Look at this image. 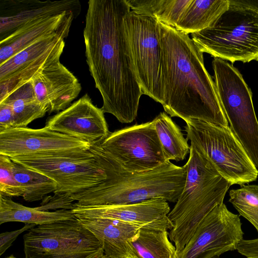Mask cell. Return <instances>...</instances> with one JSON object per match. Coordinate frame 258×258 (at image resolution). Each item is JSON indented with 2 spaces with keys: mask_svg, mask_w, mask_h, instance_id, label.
<instances>
[{
  "mask_svg": "<svg viewBox=\"0 0 258 258\" xmlns=\"http://www.w3.org/2000/svg\"><path fill=\"white\" fill-rule=\"evenodd\" d=\"M69 32L55 33L41 38L0 64V81L49 54L63 43Z\"/></svg>",
  "mask_w": 258,
  "mask_h": 258,
  "instance_id": "7402d4cb",
  "label": "cell"
},
{
  "mask_svg": "<svg viewBox=\"0 0 258 258\" xmlns=\"http://www.w3.org/2000/svg\"><path fill=\"white\" fill-rule=\"evenodd\" d=\"M104 113L86 94L49 118L45 126L92 145L102 142L110 133Z\"/></svg>",
  "mask_w": 258,
  "mask_h": 258,
  "instance_id": "4fadbf2b",
  "label": "cell"
},
{
  "mask_svg": "<svg viewBox=\"0 0 258 258\" xmlns=\"http://www.w3.org/2000/svg\"><path fill=\"white\" fill-rule=\"evenodd\" d=\"M85 141L42 128L11 127L0 132V154L10 158L59 151L90 149Z\"/></svg>",
  "mask_w": 258,
  "mask_h": 258,
  "instance_id": "5bb4252c",
  "label": "cell"
},
{
  "mask_svg": "<svg viewBox=\"0 0 258 258\" xmlns=\"http://www.w3.org/2000/svg\"><path fill=\"white\" fill-rule=\"evenodd\" d=\"M214 258H220L219 256H216V257H215Z\"/></svg>",
  "mask_w": 258,
  "mask_h": 258,
  "instance_id": "e575fe53",
  "label": "cell"
},
{
  "mask_svg": "<svg viewBox=\"0 0 258 258\" xmlns=\"http://www.w3.org/2000/svg\"><path fill=\"white\" fill-rule=\"evenodd\" d=\"M8 258H15V257H13V256H11V257H8Z\"/></svg>",
  "mask_w": 258,
  "mask_h": 258,
  "instance_id": "d590c367",
  "label": "cell"
},
{
  "mask_svg": "<svg viewBox=\"0 0 258 258\" xmlns=\"http://www.w3.org/2000/svg\"><path fill=\"white\" fill-rule=\"evenodd\" d=\"M25 258H100L101 244L77 218L37 225L23 236Z\"/></svg>",
  "mask_w": 258,
  "mask_h": 258,
  "instance_id": "9c48e42d",
  "label": "cell"
},
{
  "mask_svg": "<svg viewBox=\"0 0 258 258\" xmlns=\"http://www.w3.org/2000/svg\"><path fill=\"white\" fill-rule=\"evenodd\" d=\"M71 210L76 217L111 219L151 229L170 230L173 227L168 218L169 205L162 198L125 205L73 207Z\"/></svg>",
  "mask_w": 258,
  "mask_h": 258,
  "instance_id": "9a60e30c",
  "label": "cell"
},
{
  "mask_svg": "<svg viewBox=\"0 0 258 258\" xmlns=\"http://www.w3.org/2000/svg\"><path fill=\"white\" fill-rule=\"evenodd\" d=\"M6 101L12 106L14 127H26L33 120L44 116L47 109L37 99L31 80L11 92L0 102Z\"/></svg>",
  "mask_w": 258,
  "mask_h": 258,
  "instance_id": "cb8c5ba5",
  "label": "cell"
},
{
  "mask_svg": "<svg viewBox=\"0 0 258 258\" xmlns=\"http://www.w3.org/2000/svg\"><path fill=\"white\" fill-rule=\"evenodd\" d=\"M131 11L175 28L191 0H126Z\"/></svg>",
  "mask_w": 258,
  "mask_h": 258,
  "instance_id": "d4e9b609",
  "label": "cell"
},
{
  "mask_svg": "<svg viewBox=\"0 0 258 258\" xmlns=\"http://www.w3.org/2000/svg\"><path fill=\"white\" fill-rule=\"evenodd\" d=\"M100 145L128 172L151 170L167 161L153 120L110 133Z\"/></svg>",
  "mask_w": 258,
  "mask_h": 258,
  "instance_id": "8fae6325",
  "label": "cell"
},
{
  "mask_svg": "<svg viewBox=\"0 0 258 258\" xmlns=\"http://www.w3.org/2000/svg\"><path fill=\"white\" fill-rule=\"evenodd\" d=\"M54 196L51 199L47 200L45 204L41 207H37L40 210L46 211L48 209H55L60 208L64 210H72L73 208L74 202L71 198L70 195L60 192H55Z\"/></svg>",
  "mask_w": 258,
  "mask_h": 258,
  "instance_id": "f546056e",
  "label": "cell"
},
{
  "mask_svg": "<svg viewBox=\"0 0 258 258\" xmlns=\"http://www.w3.org/2000/svg\"><path fill=\"white\" fill-rule=\"evenodd\" d=\"M14 118L11 105L6 101L0 102V132L14 127Z\"/></svg>",
  "mask_w": 258,
  "mask_h": 258,
  "instance_id": "1f68e13d",
  "label": "cell"
},
{
  "mask_svg": "<svg viewBox=\"0 0 258 258\" xmlns=\"http://www.w3.org/2000/svg\"><path fill=\"white\" fill-rule=\"evenodd\" d=\"M76 218L99 240L103 247L104 255L106 257H135L129 240L141 227L111 219Z\"/></svg>",
  "mask_w": 258,
  "mask_h": 258,
  "instance_id": "d6986e66",
  "label": "cell"
},
{
  "mask_svg": "<svg viewBox=\"0 0 258 258\" xmlns=\"http://www.w3.org/2000/svg\"><path fill=\"white\" fill-rule=\"evenodd\" d=\"M229 0H191L175 28L186 34L212 26L228 9Z\"/></svg>",
  "mask_w": 258,
  "mask_h": 258,
  "instance_id": "44dd1931",
  "label": "cell"
},
{
  "mask_svg": "<svg viewBox=\"0 0 258 258\" xmlns=\"http://www.w3.org/2000/svg\"><path fill=\"white\" fill-rule=\"evenodd\" d=\"M185 122L190 145L206 156L231 185L256 180L258 170L230 126L196 119Z\"/></svg>",
  "mask_w": 258,
  "mask_h": 258,
  "instance_id": "8992f818",
  "label": "cell"
},
{
  "mask_svg": "<svg viewBox=\"0 0 258 258\" xmlns=\"http://www.w3.org/2000/svg\"><path fill=\"white\" fill-rule=\"evenodd\" d=\"M129 242L137 258H177L167 230L141 228Z\"/></svg>",
  "mask_w": 258,
  "mask_h": 258,
  "instance_id": "603a6c76",
  "label": "cell"
},
{
  "mask_svg": "<svg viewBox=\"0 0 258 258\" xmlns=\"http://www.w3.org/2000/svg\"><path fill=\"white\" fill-rule=\"evenodd\" d=\"M100 143L91 145L90 149L106 178L97 185L71 195L76 201L73 207L125 205L156 198L176 202L185 184L184 166H178L167 160L151 170L128 172L102 149Z\"/></svg>",
  "mask_w": 258,
  "mask_h": 258,
  "instance_id": "3957f363",
  "label": "cell"
},
{
  "mask_svg": "<svg viewBox=\"0 0 258 258\" xmlns=\"http://www.w3.org/2000/svg\"><path fill=\"white\" fill-rule=\"evenodd\" d=\"M0 194L23 197L24 191L16 180L13 171V161L8 156L0 154Z\"/></svg>",
  "mask_w": 258,
  "mask_h": 258,
  "instance_id": "f1b7e54d",
  "label": "cell"
},
{
  "mask_svg": "<svg viewBox=\"0 0 258 258\" xmlns=\"http://www.w3.org/2000/svg\"><path fill=\"white\" fill-rule=\"evenodd\" d=\"M153 120L166 160L185 159L190 146L179 126L165 112H161Z\"/></svg>",
  "mask_w": 258,
  "mask_h": 258,
  "instance_id": "484cf974",
  "label": "cell"
},
{
  "mask_svg": "<svg viewBox=\"0 0 258 258\" xmlns=\"http://www.w3.org/2000/svg\"><path fill=\"white\" fill-rule=\"evenodd\" d=\"M159 23L165 111L184 121L196 119L229 126L203 52L188 34Z\"/></svg>",
  "mask_w": 258,
  "mask_h": 258,
  "instance_id": "7a4b0ae2",
  "label": "cell"
},
{
  "mask_svg": "<svg viewBox=\"0 0 258 258\" xmlns=\"http://www.w3.org/2000/svg\"><path fill=\"white\" fill-rule=\"evenodd\" d=\"M211 27L191 34L203 52L232 63L258 60V1L229 0Z\"/></svg>",
  "mask_w": 258,
  "mask_h": 258,
  "instance_id": "5b68a950",
  "label": "cell"
},
{
  "mask_svg": "<svg viewBox=\"0 0 258 258\" xmlns=\"http://www.w3.org/2000/svg\"><path fill=\"white\" fill-rule=\"evenodd\" d=\"M81 10L78 0H0V40L31 19L67 12L78 17Z\"/></svg>",
  "mask_w": 258,
  "mask_h": 258,
  "instance_id": "e0dca14e",
  "label": "cell"
},
{
  "mask_svg": "<svg viewBox=\"0 0 258 258\" xmlns=\"http://www.w3.org/2000/svg\"><path fill=\"white\" fill-rule=\"evenodd\" d=\"M130 11L126 0H90L83 31L86 62L102 98L101 108L121 123L136 119L143 94L124 24Z\"/></svg>",
  "mask_w": 258,
  "mask_h": 258,
  "instance_id": "6da1fadb",
  "label": "cell"
},
{
  "mask_svg": "<svg viewBox=\"0 0 258 258\" xmlns=\"http://www.w3.org/2000/svg\"><path fill=\"white\" fill-rule=\"evenodd\" d=\"M100 258H107V257H106L104 255H103ZM128 258H137V257H128Z\"/></svg>",
  "mask_w": 258,
  "mask_h": 258,
  "instance_id": "836d02e7",
  "label": "cell"
},
{
  "mask_svg": "<svg viewBox=\"0 0 258 258\" xmlns=\"http://www.w3.org/2000/svg\"><path fill=\"white\" fill-rule=\"evenodd\" d=\"M124 24L143 94L162 104V48L159 23L131 10L125 17Z\"/></svg>",
  "mask_w": 258,
  "mask_h": 258,
  "instance_id": "30bf717a",
  "label": "cell"
},
{
  "mask_svg": "<svg viewBox=\"0 0 258 258\" xmlns=\"http://www.w3.org/2000/svg\"><path fill=\"white\" fill-rule=\"evenodd\" d=\"M13 171L16 180L23 189L22 197L26 201L42 200L47 194L57 190V184L53 180L13 161Z\"/></svg>",
  "mask_w": 258,
  "mask_h": 258,
  "instance_id": "4316f807",
  "label": "cell"
},
{
  "mask_svg": "<svg viewBox=\"0 0 258 258\" xmlns=\"http://www.w3.org/2000/svg\"><path fill=\"white\" fill-rule=\"evenodd\" d=\"M212 65L218 98L230 127L258 170V121L251 90L233 65L217 57Z\"/></svg>",
  "mask_w": 258,
  "mask_h": 258,
  "instance_id": "52a82bcc",
  "label": "cell"
},
{
  "mask_svg": "<svg viewBox=\"0 0 258 258\" xmlns=\"http://www.w3.org/2000/svg\"><path fill=\"white\" fill-rule=\"evenodd\" d=\"M76 218L71 210L53 212L30 208L13 201L11 197L0 194V224L9 222L42 225Z\"/></svg>",
  "mask_w": 258,
  "mask_h": 258,
  "instance_id": "ffe728a7",
  "label": "cell"
},
{
  "mask_svg": "<svg viewBox=\"0 0 258 258\" xmlns=\"http://www.w3.org/2000/svg\"><path fill=\"white\" fill-rule=\"evenodd\" d=\"M236 250L246 258H258V238L243 239L238 244Z\"/></svg>",
  "mask_w": 258,
  "mask_h": 258,
  "instance_id": "d6a6232c",
  "label": "cell"
},
{
  "mask_svg": "<svg viewBox=\"0 0 258 258\" xmlns=\"http://www.w3.org/2000/svg\"><path fill=\"white\" fill-rule=\"evenodd\" d=\"M229 202L242 216L249 222L258 232V185H241L240 188L231 189Z\"/></svg>",
  "mask_w": 258,
  "mask_h": 258,
  "instance_id": "83f0119b",
  "label": "cell"
},
{
  "mask_svg": "<svg viewBox=\"0 0 258 258\" xmlns=\"http://www.w3.org/2000/svg\"><path fill=\"white\" fill-rule=\"evenodd\" d=\"M77 16L73 12L37 17L25 23L0 40V64L44 37L55 33L69 32Z\"/></svg>",
  "mask_w": 258,
  "mask_h": 258,
  "instance_id": "ac0fdd59",
  "label": "cell"
},
{
  "mask_svg": "<svg viewBox=\"0 0 258 258\" xmlns=\"http://www.w3.org/2000/svg\"><path fill=\"white\" fill-rule=\"evenodd\" d=\"M36 225L35 224H26L20 229L1 233L0 235V255L3 254L20 234Z\"/></svg>",
  "mask_w": 258,
  "mask_h": 258,
  "instance_id": "4dcf8cb0",
  "label": "cell"
},
{
  "mask_svg": "<svg viewBox=\"0 0 258 258\" xmlns=\"http://www.w3.org/2000/svg\"><path fill=\"white\" fill-rule=\"evenodd\" d=\"M186 177L183 190L168 218L173 224L169 237L177 254L183 249L205 217L223 203L231 185L219 173L210 159L190 145L184 165Z\"/></svg>",
  "mask_w": 258,
  "mask_h": 258,
  "instance_id": "277c9868",
  "label": "cell"
},
{
  "mask_svg": "<svg viewBox=\"0 0 258 258\" xmlns=\"http://www.w3.org/2000/svg\"><path fill=\"white\" fill-rule=\"evenodd\" d=\"M11 159L53 180L58 186L55 192L70 196L97 185L106 178L91 149L47 152Z\"/></svg>",
  "mask_w": 258,
  "mask_h": 258,
  "instance_id": "ba28073f",
  "label": "cell"
},
{
  "mask_svg": "<svg viewBox=\"0 0 258 258\" xmlns=\"http://www.w3.org/2000/svg\"><path fill=\"white\" fill-rule=\"evenodd\" d=\"M31 81L37 100L49 113L67 108L82 90L77 78L60 61L46 66Z\"/></svg>",
  "mask_w": 258,
  "mask_h": 258,
  "instance_id": "2e32d148",
  "label": "cell"
},
{
  "mask_svg": "<svg viewBox=\"0 0 258 258\" xmlns=\"http://www.w3.org/2000/svg\"><path fill=\"white\" fill-rule=\"evenodd\" d=\"M244 232L239 216L223 203L203 219L177 258H214L237 249Z\"/></svg>",
  "mask_w": 258,
  "mask_h": 258,
  "instance_id": "7c38bea8",
  "label": "cell"
}]
</instances>
